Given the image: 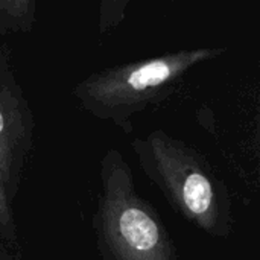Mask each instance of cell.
Masks as SVG:
<instances>
[{
    "label": "cell",
    "mask_w": 260,
    "mask_h": 260,
    "mask_svg": "<svg viewBox=\"0 0 260 260\" xmlns=\"http://www.w3.org/2000/svg\"><path fill=\"white\" fill-rule=\"evenodd\" d=\"M131 148L142 172L180 218L212 238L232 235L227 186L195 148L163 129L136 137Z\"/></svg>",
    "instance_id": "obj_1"
},
{
    "label": "cell",
    "mask_w": 260,
    "mask_h": 260,
    "mask_svg": "<svg viewBox=\"0 0 260 260\" xmlns=\"http://www.w3.org/2000/svg\"><path fill=\"white\" fill-rule=\"evenodd\" d=\"M225 52V47L181 49L108 67L79 81L73 87V98L94 119L131 134L134 116L169 98L193 67Z\"/></svg>",
    "instance_id": "obj_2"
},
{
    "label": "cell",
    "mask_w": 260,
    "mask_h": 260,
    "mask_svg": "<svg viewBox=\"0 0 260 260\" xmlns=\"http://www.w3.org/2000/svg\"><path fill=\"white\" fill-rule=\"evenodd\" d=\"M99 178L91 224L101 260H180L160 213L137 192L133 169L116 148L104 152Z\"/></svg>",
    "instance_id": "obj_3"
},
{
    "label": "cell",
    "mask_w": 260,
    "mask_h": 260,
    "mask_svg": "<svg viewBox=\"0 0 260 260\" xmlns=\"http://www.w3.org/2000/svg\"><path fill=\"white\" fill-rule=\"evenodd\" d=\"M34 114L0 47V165L14 200L34 151Z\"/></svg>",
    "instance_id": "obj_4"
},
{
    "label": "cell",
    "mask_w": 260,
    "mask_h": 260,
    "mask_svg": "<svg viewBox=\"0 0 260 260\" xmlns=\"http://www.w3.org/2000/svg\"><path fill=\"white\" fill-rule=\"evenodd\" d=\"M23 247L14 215V198L0 165V260H21Z\"/></svg>",
    "instance_id": "obj_5"
},
{
    "label": "cell",
    "mask_w": 260,
    "mask_h": 260,
    "mask_svg": "<svg viewBox=\"0 0 260 260\" xmlns=\"http://www.w3.org/2000/svg\"><path fill=\"white\" fill-rule=\"evenodd\" d=\"M35 21V0H0V35L29 32Z\"/></svg>",
    "instance_id": "obj_6"
},
{
    "label": "cell",
    "mask_w": 260,
    "mask_h": 260,
    "mask_svg": "<svg viewBox=\"0 0 260 260\" xmlns=\"http://www.w3.org/2000/svg\"><path fill=\"white\" fill-rule=\"evenodd\" d=\"M128 6L126 0H111L104 2L99 11V29L105 32L114 26H117L125 18V9Z\"/></svg>",
    "instance_id": "obj_7"
}]
</instances>
